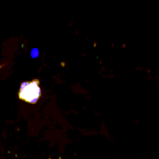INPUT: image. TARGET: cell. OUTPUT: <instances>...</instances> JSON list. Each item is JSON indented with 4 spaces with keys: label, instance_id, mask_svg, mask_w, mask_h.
<instances>
[{
    "label": "cell",
    "instance_id": "6da1fadb",
    "mask_svg": "<svg viewBox=\"0 0 159 159\" xmlns=\"http://www.w3.org/2000/svg\"><path fill=\"white\" fill-rule=\"evenodd\" d=\"M42 95L39 79H34L21 83L18 96L20 100L27 103L35 104Z\"/></svg>",
    "mask_w": 159,
    "mask_h": 159
}]
</instances>
